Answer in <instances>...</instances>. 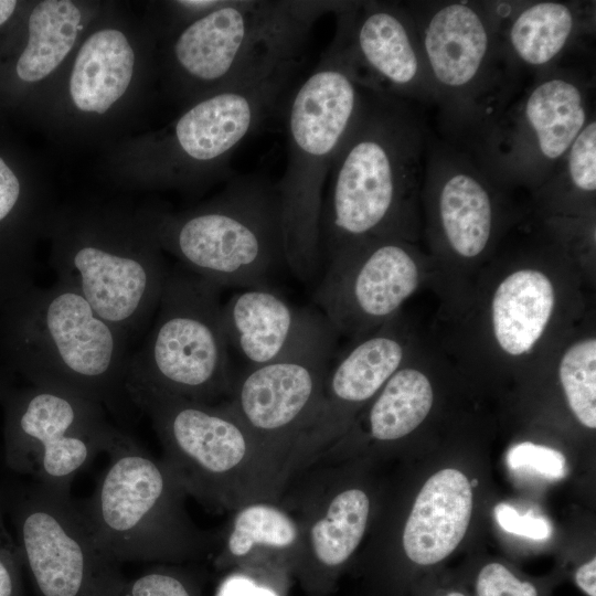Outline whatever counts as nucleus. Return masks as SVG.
Masks as SVG:
<instances>
[{
	"instance_id": "1",
	"label": "nucleus",
	"mask_w": 596,
	"mask_h": 596,
	"mask_svg": "<svg viewBox=\"0 0 596 596\" xmlns=\"http://www.w3.org/2000/svg\"><path fill=\"white\" fill-rule=\"evenodd\" d=\"M419 108L363 87L359 113L328 175L320 216L322 266L368 240L417 238L429 132Z\"/></svg>"
},
{
	"instance_id": "2",
	"label": "nucleus",
	"mask_w": 596,
	"mask_h": 596,
	"mask_svg": "<svg viewBox=\"0 0 596 596\" xmlns=\"http://www.w3.org/2000/svg\"><path fill=\"white\" fill-rule=\"evenodd\" d=\"M134 406L150 419L162 459L188 496L211 511L233 512L257 501H279L286 465L226 405L170 394L127 379Z\"/></svg>"
},
{
	"instance_id": "3",
	"label": "nucleus",
	"mask_w": 596,
	"mask_h": 596,
	"mask_svg": "<svg viewBox=\"0 0 596 596\" xmlns=\"http://www.w3.org/2000/svg\"><path fill=\"white\" fill-rule=\"evenodd\" d=\"M363 85L337 30L287 108V164L276 182L285 264L302 281L322 269L323 185L359 113Z\"/></svg>"
},
{
	"instance_id": "4",
	"label": "nucleus",
	"mask_w": 596,
	"mask_h": 596,
	"mask_svg": "<svg viewBox=\"0 0 596 596\" xmlns=\"http://www.w3.org/2000/svg\"><path fill=\"white\" fill-rule=\"evenodd\" d=\"M436 91L441 136L473 143L513 102L521 66L504 39L507 13L475 1H411Z\"/></svg>"
},
{
	"instance_id": "5",
	"label": "nucleus",
	"mask_w": 596,
	"mask_h": 596,
	"mask_svg": "<svg viewBox=\"0 0 596 596\" xmlns=\"http://www.w3.org/2000/svg\"><path fill=\"white\" fill-rule=\"evenodd\" d=\"M107 455L95 491L77 504L109 560L179 564L209 553L215 540L191 520L188 494L162 458H153L125 433Z\"/></svg>"
},
{
	"instance_id": "6",
	"label": "nucleus",
	"mask_w": 596,
	"mask_h": 596,
	"mask_svg": "<svg viewBox=\"0 0 596 596\" xmlns=\"http://www.w3.org/2000/svg\"><path fill=\"white\" fill-rule=\"evenodd\" d=\"M348 1H226L185 26L172 46L180 73L206 97L297 65L316 21Z\"/></svg>"
},
{
	"instance_id": "7",
	"label": "nucleus",
	"mask_w": 596,
	"mask_h": 596,
	"mask_svg": "<svg viewBox=\"0 0 596 596\" xmlns=\"http://www.w3.org/2000/svg\"><path fill=\"white\" fill-rule=\"evenodd\" d=\"M155 237L188 272L220 289L268 287L285 263L276 183L259 174L234 175L205 206L164 219Z\"/></svg>"
},
{
	"instance_id": "8",
	"label": "nucleus",
	"mask_w": 596,
	"mask_h": 596,
	"mask_svg": "<svg viewBox=\"0 0 596 596\" xmlns=\"http://www.w3.org/2000/svg\"><path fill=\"white\" fill-rule=\"evenodd\" d=\"M21 328L24 366L34 385L71 393L119 415L127 392L128 340L71 285L56 280L29 296Z\"/></svg>"
},
{
	"instance_id": "9",
	"label": "nucleus",
	"mask_w": 596,
	"mask_h": 596,
	"mask_svg": "<svg viewBox=\"0 0 596 596\" xmlns=\"http://www.w3.org/2000/svg\"><path fill=\"white\" fill-rule=\"evenodd\" d=\"M592 77L562 61L538 72L522 96L466 147L499 182L534 194L554 177L572 142L594 117Z\"/></svg>"
},
{
	"instance_id": "10",
	"label": "nucleus",
	"mask_w": 596,
	"mask_h": 596,
	"mask_svg": "<svg viewBox=\"0 0 596 596\" xmlns=\"http://www.w3.org/2000/svg\"><path fill=\"white\" fill-rule=\"evenodd\" d=\"M220 290L188 270L169 272L155 326L130 356L127 379L201 403L227 397L233 376Z\"/></svg>"
},
{
	"instance_id": "11",
	"label": "nucleus",
	"mask_w": 596,
	"mask_h": 596,
	"mask_svg": "<svg viewBox=\"0 0 596 596\" xmlns=\"http://www.w3.org/2000/svg\"><path fill=\"white\" fill-rule=\"evenodd\" d=\"M9 511L40 596L121 595L118 564L99 550L70 492L35 483L10 496Z\"/></svg>"
},
{
	"instance_id": "12",
	"label": "nucleus",
	"mask_w": 596,
	"mask_h": 596,
	"mask_svg": "<svg viewBox=\"0 0 596 596\" xmlns=\"http://www.w3.org/2000/svg\"><path fill=\"white\" fill-rule=\"evenodd\" d=\"M337 333L320 313L283 355L248 366L232 381L226 405L287 467L320 404Z\"/></svg>"
},
{
	"instance_id": "13",
	"label": "nucleus",
	"mask_w": 596,
	"mask_h": 596,
	"mask_svg": "<svg viewBox=\"0 0 596 596\" xmlns=\"http://www.w3.org/2000/svg\"><path fill=\"white\" fill-rule=\"evenodd\" d=\"M121 434L100 404L34 385L11 402L4 462L41 486L70 492L75 476L98 454H107Z\"/></svg>"
},
{
	"instance_id": "14",
	"label": "nucleus",
	"mask_w": 596,
	"mask_h": 596,
	"mask_svg": "<svg viewBox=\"0 0 596 596\" xmlns=\"http://www.w3.org/2000/svg\"><path fill=\"white\" fill-rule=\"evenodd\" d=\"M104 236L74 232L57 241L53 267L57 280L74 287L92 308L131 341L158 309L168 270L158 242L137 233Z\"/></svg>"
},
{
	"instance_id": "15",
	"label": "nucleus",
	"mask_w": 596,
	"mask_h": 596,
	"mask_svg": "<svg viewBox=\"0 0 596 596\" xmlns=\"http://www.w3.org/2000/svg\"><path fill=\"white\" fill-rule=\"evenodd\" d=\"M512 191L472 150L429 128L421 203L437 248L462 263L485 256L511 221L504 206Z\"/></svg>"
},
{
	"instance_id": "16",
	"label": "nucleus",
	"mask_w": 596,
	"mask_h": 596,
	"mask_svg": "<svg viewBox=\"0 0 596 596\" xmlns=\"http://www.w3.org/2000/svg\"><path fill=\"white\" fill-rule=\"evenodd\" d=\"M279 502L299 526L294 581L305 596H329L365 535L369 493L347 483L333 462L317 460L291 476Z\"/></svg>"
},
{
	"instance_id": "17",
	"label": "nucleus",
	"mask_w": 596,
	"mask_h": 596,
	"mask_svg": "<svg viewBox=\"0 0 596 596\" xmlns=\"http://www.w3.org/2000/svg\"><path fill=\"white\" fill-rule=\"evenodd\" d=\"M322 269L313 300L336 333L354 341L397 316L422 283L423 262L412 242L374 238L340 251Z\"/></svg>"
},
{
	"instance_id": "18",
	"label": "nucleus",
	"mask_w": 596,
	"mask_h": 596,
	"mask_svg": "<svg viewBox=\"0 0 596 596\" xmlns=\"http://www.w3.org/2000/svg\"><path fill=\"white\" fill-rule=\"evenodd\" d=\"M336 15L337 30L363 86L421 107L437 106L406 2L349 1Z\"/></svg>"
},
{
	"instance_id": "19",
	"label": "nucleus",
	"mask_w": 596,
	"mask_h": 596,
	"mask_svg": "<svg viewBox=\"0 0 596 596\" xmlns=\"http://www.w3.org/2000/svg\"><path fill=\"white\" fill-rule=\"evenodd\" d=\"M409 356L411 343L396 317L354 340L329 368L320 404L296 450L292 473L309 466L342 437L354 411L371 402Z\"/></svg>"
},
{
	"instance_id": "20",
	"label": "nucleus",
	"mask_w": 596,
	"mask_h": 596,
	"mask_svg": "<svg viewBox=\"0 0 596 596\" xmlns=\"http://www.w3.org/2000/svg\"><path fill=\"white\" fill-rule=\"evenodd\" d=\"M299 545V526L279 501L247 503L232 512L219 538L215 565L288 592Z\"/></svg>"
},
{
	"instance_id": "21",
	"label": "nucleus",
	"mask_w": 596,
	"mask_h": 596,
	"mask_svg": "<svg viewBox=\"0 0 596 596\" xmlns=\"http://www.w3.org/2000/svg\"><path fill=\"white\" fill-rule=\"evenodd\" d=\"M561 289L556 277L538 262L508 272L488 304V328L494 348L509 360L530 356L556 318Z\"/></svg>"
},
{
	"instance_id": "22",
	"label": "nucleus",
	"mask_w": 596,
	"mask_h": 596,
	"mask_svg": "<svg viewBox=\"0 0 596 596\" xmlns=\"http://www.w3.org/2000/svg\"><path fill=\"white\" fill-rule=\"evenodd\" d=\"M320 312L297 309L269 287L248 288L222 305L228 345L248 366L268 363L287 352L315 323Z\"/></svg>"
},
{
	"instance_id": "23",
	"label": "nucleus",
	"mask_w": 596,
	"mask_h": 596,
	"mask_svg": "<svg viewBox=\"0 0 596 596\" xmlns=\"http://www.w3.org/2000/svg\"><path fill=\"white\" fill-rule=\"evenodd\" d=\"M472 510V490L459 470L434 473L418 492L406 519L402 546L418 565H433L447 557L465 536Z\"/></svg>"
},
{
	"instance_id": "24",
	"label": "nucleus",
	"mask_w": 596,
	"mask_h": 596,
	"mask_svg": "<svg viewBox=\"0 0 596 596\" xmlns=\"http://www.w3.org/2000/svg\"><path fill=\"white\" fill-rule=\"evenodd\" d=\"M592 12L582 3L535 1L517 6L504 20V39L520 66L541 72L564 58L585 31H590Z\"/></svg>"
},
{
	"instance_id": "25",
	"label": "nucleus",
	"mask_w": 596,
	"mask_h": 596,
	"mask_svg": "<svg viewBox=\"0 0 596 596\" xmlns=\"http://www.w3.org/2000/svg\"><path fill=\"white\" fill-rule=\"evenodd\" d=\"M135 53L125 34L115 29L92 34L82 45L70 78L75 106L104 114L126 92L132 77Z\"/></svg>"
},
{
	"instance_id": "26",
	"label": "nucleus",
	"mask_w": 596,
	"mask_h": 596,
	"mask_svg": "<svg viewBox=\"0 0 596 596\" xmlns=\"http://www.w3.org/2000/svg\"><path fill=\"white\" fill-rule=\"evenodd\" d=\"M405 362L371 401L366 434L380 443L400 440L414 432L432 409L434 392L428 376Z\"/></svg>"
},
{
	"instance_id": "27",
	"label": "nucleus",
	"mask_w": 596,
	"mask_h": 596,
	"mask_svg": "<svg viewBox=\"0 0 596 596\" xmlns=\"http://www.w3.org/2000/svg\"><path fill=\"white\" fill-rule=\"evenodd\" d=\"M596 193V120L592 117L568 148L554 177L533 195L544 213L557 219H583Z\"/></svg>"
},
{
	"instance_id": "28",
	"label": "nucleus",
	"mask_w": 596,
	"mask_h": 596,
	"mask_svg": "<svg viewBox=\"0 0 596 596\" xmlns=\"http://www.w3.org/2000/svg\"><path fill=\"white\" fill-rule=\"evenodd\" d=\"M81 11L68 0H46L29 18V41L17 63L24 82H38L51 74L74 45Z\"/></svg>"
},
{
	"instance_id": "29",
	"label": "nucleus",
	"mask_w": 596,
	"mask_h": 596,
	"mask_svg": "<svg viewBox=\"0 0 596 596\" xmlns=\"http://www.w3.org/2000/svg\"><path fill=\"white\" fill-rule=\"evenodd\" d=\"M558 379L576 419L596 427V339L588 336L573 341L558 360Z\"/></svg>"
},
{
	"instance_id": "30",
	"label": "nucleus",
	"mask_w": 596,
	"mask_h": 596,
	"mask_svg": "<svg viewBox=\"0 0 596 596\" xmlns=\"http://www.w3.org/2000/svg\"><path fill=\"white\" fill-rule=\"evenodd\" d=\"M120 596H200V589L185 571L174 566H157L127 582Z\"/></svg>"
},
{
	"instance_id": "31",
	"label": "nucleus",
	"mask_w": 596,
	"mask_h": 596,
	"mask_svg": "<svg viewBox=\"0 0 596 596\" xmlns=\"http://www.w3.org/2000/svg\"><path fill=\"white\" fill-rule=\"evenodd\" d=\"M507 464L511 470L532 471L554 480L566 473V460L562 453L530 441L512 447L507 455Z\"/></svg>"
},
{
	"instance_id": "32",
	"label": "nucleus",
	"mask_w": 596,
	"mask_h": 596,
	"mask_svg": "<svg viewBox=\"0 0 596 596\" xmlns=\"http://www.w3.org/2000/svg\"><path fill=\"white\" fill-rule=\"evenodd\" d=\"M475 589L477 596H539V589L533 583L520 579L497 562L479 571Z\"/></svg>"
},
{
	"instance_id": "33",
	"label": "nucleus",
	"mask_w": 596,
	"mask_h": 596,
	"mask_svg": "<svg viewBox=\"0 0 596 596\" xmlns=\"http://www.w3.org/2000/svg\"><path fill=\"white\" fill-rule=\"evenodd\" d=\"M494 517L502 530L515 535L542 541L552 533V526L545 518L535 517L532 512L521 515L508 503L496 505Z\"/></svg>"
},
{
	"instance_id": "34",
	"label": "nucleus",
	"mask_w": 596,
	"mask_h": 596,
	"mask_svg": "<svg viewBox=\"0 0 596 596\" xmlns=\"http://www.w3.org/2000/svg\"><path fill=\"white\" fill-rule=\"evenodd\" d=\"M15 539L3 521V499L0 491V596H18V570L21 563Z\"/></svg>"
},
{
	"instance_id": "35",
	"label": "nucleus",
	"mask_w": 596,
	"mask_h": 596,
	"mask_svg": "<svg viewBox=\"0 0 596 596\" xmlns=\"http://www.w3.org/2000/svg\"><path fill=\"white\" fill-rule=\"evenodd\" d=\"M217 593V596H287L286 590L249 575L232 572Z\"/></svg>"
},
{
	"instance_id": "36",
	"label": "nucleus",
	"mask_w": 596,
	"mask_h": 596,
	"mask_svg": "<svg viewBox=\"0 0 596 596\" xmlns=\"http://www.w3.org/2000/svg\"><path fill=\"white\" fill-rule=\"evenodd\" d=\"M20 182L13 171L0 158V222L14 209L20 198Z\"/></svg>"
},
{
	"instance_id": "37",
	"label": "nucleus",
	"mask_w": 596,
	"mask_h": 596,
	"mask_svg": "<svg viewBox=\"0 0 596 596\" xmlns=\"http://www.w3.org/2000/svg\"><path fill=\"white\" fill-rule=\"evenodd\" d=\"M574 578L582 592L587 596H596V558L581 565Z\"/></svg>"
},
{
	"instance_id": "38",
	"label": "nucleus",
	"mask_w": 596,
	"mask_h": 596,
	"mask_svg": "<svg viewBox=\"0 0 596 596\" xmlns=\"http://www.w3.org/2000/svg\"><path fill=\"white\" fill-rule=\"evenodd\" d=\"M17 1L0 0V25L4 23L13 13Z\"/></svg>"
},
{
	"instance_id": "39",
	"label": "nucleus",
	"mask_w": 596,
	"mask_h": 596,
	"mask_svg": "<svg viewBox=\"0 0 596 596\" xmlns=\"http://www.w3.org/2000/svg\"><path fill=\"white\" fill-rule=\"evenodd\" d=\"M444 596H466V595L464 593H461V592H458V590H450L447 594H445Z\"/></svg>"
},
{
	"instance_id": "40",
	"label": "nucleus",
	"mask_w": 596,
	"mask_h": 596,
	"mask_svg": "<svg viewBox=\"0 0 596 596\" xmlns=\"http://www.w3.org/2000/svg\"><path fill=\"white\" fill-rule=\"evenodd\" d=\"M478 481L476 479L472 480V482H470V486H477Z\"/></svg>"
}]
</instances>
